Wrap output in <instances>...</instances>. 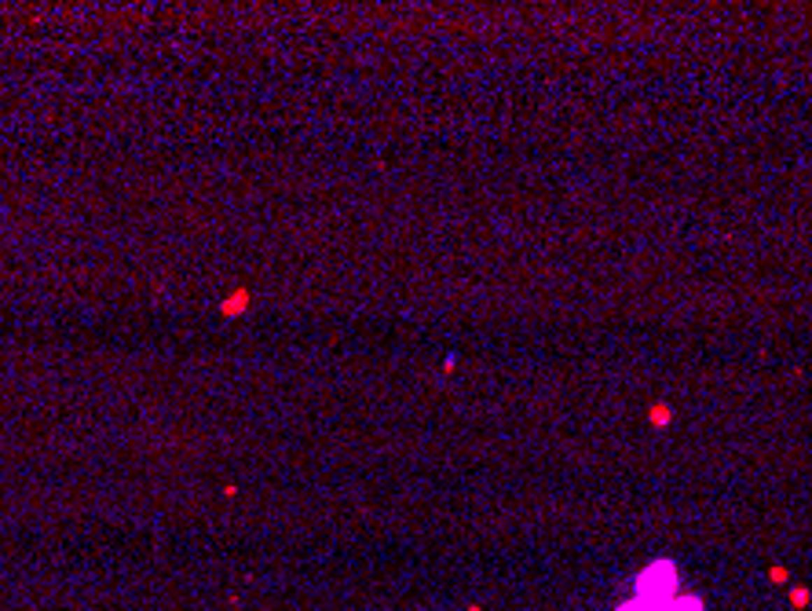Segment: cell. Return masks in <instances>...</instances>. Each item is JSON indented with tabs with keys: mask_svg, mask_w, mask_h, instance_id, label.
Returning <instances> with one entry per match:
<instances>
[{
	"mask_svg": "<svg viewBox=\"0 0 812 611\" xmlns=\"http://www.w3.org/2000/svg\"><path fill=\"white\" fill-rule=\"evenodd\" d=\"M245 304H249V293H245V289H234L231 297H224L220 311H224V315H242V311H245Z\"/></svg>",
	"mask_w": 812,
	"mask_h": 611,
	"instance_id": "obj_2",
	"label": "cell"
},
{
	"mask_svg": "<svg viewBox=\"0 0 812 611\" xmlns=\"http://www.w3.org/2000/svg\"><path fill=\"white\" fill-rule=\"evenodd\" d=\"M618 611H703V601L677 589V568L655 560L633 582V597Z\"/></svg>",
	"mask_w": 812,
	"mask_h": 611,
	"instance_id": "obj_1",
	"label": "cell"
}]
</instances>
